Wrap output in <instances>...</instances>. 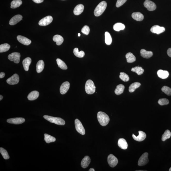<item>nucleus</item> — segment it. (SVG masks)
<instances>
[{"label": "nucleus", "mask_w": 171, "mask_h": 171, "mask_svg": "<svg viewBox=\"0 0 171 171\" xmlns=\"http://www.w3.org/2000/svg\"><path fill=\"white\" fill-rule=\"evenodd\" d=\"M171 136V133L170 131L168 130H166L162 136V141H165L166 140L170 138Z\"/></svg>", "instance_id": "58836bf2"}, {"label": "nucleus", "mask_w": 171, "mask_h": 171, "mask_svg": "<svg viewBox=\"0 0 171 171\" xmlns=\"http://www.w3.org/2000/svg\"><path fill=\"white\" fill-rule=\"evenodd\" d=\"M96 87L93 81L91 80L87 81L85 85V90L88 94L91 95L95 93Z\"/></svg>", "instance_id": "20e7f679"}, {"label": "nucleus", "mask_w": 171, "mask_h": 171, "mask_svg": "<svg viewBox=\"0 0 171 171\" xmlns=\"http://www.w3.org/2000/svg\"><path fill=\"white\" fill-rule=\"evenodd\" d=\"M70 88V83L68 82L63 83L60 88V93L62 95L65 94L68 92Z\"/></svg>", "instance_id": "dca6fc26"}, {"label": "nucleus", "mask_w": 171, "mask_h": 171, "mask_svg": "<svg viewBox=\"0 0 171 171\" xmlns=\"http://www.w3.org/2000/svg\"><path fill=\"white\" fill-rule=\"evenodd\" d=\"M90 32V28L89 26H85L82 28V32L85 35H88Z\"/></svg>", "instance_id": "c03bdc74"}, {"label": "nucleus", "mask_w": 171, "mask_h": 171, "mask_svg": "<svg viewBox=\"0 0 171 171\" xmlns=\"http://www.w3.org/2000/svg\"><path fill=\"white\" fill-rule=\"evenodd\" d=\"M139 135L138 136H136L134 134H133V137L135 141L141 142L144 141L146 138V135L145 133L142 131H139Z\"/></svg>", "instance_id": "4468645a"}, {"label": "nucleus", "mask_w": 171, "mask_h": 171, "mask_svg": "<svg viewBox=\"0 0 171 171\" xmlns=\"http://www.w3.org/2000/svg\"><path fill=\"white\" fill-rule=\"evenodd\" d=\"M0 152L4 159H8L10 158L7 151L3 148L2 147L0 148Z\"/></svg>", "instance_id": "ea45409f"}, {"label": "nucleus", "mask_w": 171, "mask_h": 171, "mask_svg": "<svg viewBox=\"0 0 171 171\" xmlns=\"http://www.w3.org/2000/svg\"><path fill=\"white\" fill-rule=\"evenodd\" d=\"M97 117L99 124L102 126H105L107 125L110 121V119L108 116L104 112H98Z\"/></svg>", "instance_id": "f257e3e1"}, {"label": "nucleus", "mask_w": 171, "mask_h": 171, "mask_svg": "<svg viewBox=\"0 0 171 171\" xmlns=\"http://www.w3.org/2000/svg\"><path fill=\"white\" fill-rule=\"evenodd\" d=\"M43 118L50 122L59 125H64L65 122L63 119L60 118L55 117L48 115H44Z\"/></svg>", "instance_id": "7ed1b4c3"}, {"label": "nucleus", "mask_w": 171, "mask_h": 171, "mask_svg": "<svg viewBox=\"0 0 171 171\" xmlns=\"http://www.w3.org/2000/svg\"><path fill=\"white\" fill-rule=\"evenodd\" d=\"M118 145L120 148L123 150L127 149L128 147V144L127 141L123 138L119 139L118 141Z\"/></svg>", "instance_id": "6ab92c4d"}, {"label": "nucleus", "mask_w": 171, "mask_h": 171, "mask_svg": "<svg viewBox=\"0 0 171 171\" xmlns=\"http://www.w3.org/2000/svg\"><path fill=\"white\" fill-rule=\"evenodd\" d=\"M162 90L168 96L171 95V89L167 86H164L162 88Z\"/></svg>", "instance_id": "79ce46f5"}, {"label": "nucleus", "mask_w": 171, "mask_h": 171, "mask_svg": "<svg viewBox=\"0 0 171 171\" xmlns=\"http://www.w3.org/2000/svg\"><path fill=\"white\" fill-rule=\"evenodd\" d=\"M107 161L109 165L112 168L116 166L118 162L117 158L112 154L109 155L108 157Z\"/></svg>", "instance_id": "6e6552de"}, {"label": "nucleus", "mask_w": 171, "mask_h": 171, "mask_svg": "<svg viewBox=\"0 0 171 171\" xmlns=\"http://www.w3.org/2000/svg\"><path fill=\"white\" fill-rule=\"evenodd\" d=\"M23 17L20 15H15L11 19L9 22V24L12 26L16 24L21 20H22Z\"/></svg>", "instance_id": "f3484780"}, {"label": "nucleus", "mask_w": 171, "mask_h": 171, "mask_svg": "<svg viewBox=\"0 0 171 171\" xmlns=\"http://www.w3.org/2000/svg\"><path fill=\"white\" fill-rule=\"evenodd\" d=\"M17 39L19 42L25 45H28L32 43L31 41L23 36H17Z\"/></svg>", "instance_id": "2eb2a0df"}, {"label": "nucleus", "mask_w": 171, "mask_h": 171, "mask_svg": "<svg viewBox=\"0 0 171 171\" xmlns=\"http://www.w3.org/2000/svg\"><path fill=\"white\" fill-rule=\"evenodd\" d=\"M75 126L76 130L78 133L82 135H84L85 134V129L82 123L78 119L75 120Z\"/></svg>", "instance_id": "39448f33"}, {"label": "nucleus", "mask_w": 171, "mask_h": 171, "mask_svg": "<svg viewBox=\"0 0 171 171\" xmlns=\"http://www.w3.org/2000/svg\"><path fill=\"white\" fill-rule=\"evenodd\" d=\"M44 64L42 60H40L37 62L36 65V71L38 73H40L43 71L44 69Z\"/></svg>", "instance_id": "bb28decb"}, {"label": "nucleus", "mask_w": 171, "mask_h": 171, "mask_svg": "<svg viewBox=\"0 0 171 171\" xmlns=\"http://www.w3.org/2000/svg\"><path fill=\"white\" fill-rule=\"evenodd\" d=\"M157 75L161 79H165L169 76V73L167 71L159 70L157 72Z\"/></svg>", "instance_id": "b1692460"}, {"label": "nucleus", "mask_w": 171, "mask_h": 171, "mask_svg": "<svg viewBox=\"0 0 171 171\" xmlns=\"http://www.w3.org/2000/svg\"><path fill=\"white\" fill-rule=\"evenodd\" d=\"M40 94L36 91H34L29 93L28 96V99L30 100H35L38 98Z\"/></svg>", "instance_id": "4be33fe9"}, {"label": "nucleus", "mask_w": 171, "mask_h": 171, "mask_svg": "<svg viewBox=\"0 0 171 171\" xmlns=\"http://www.w3.org/2000/svg\"><path fill=\"white\" fill-rule=\"evenodd\" d=\"M21 57L20 53L14 52L9 54L8 56V58L11 61H13L15 64H18L20 61Z\"/></svg>", "instance_id": "0eeeda50"}, {"label": "nucleus", "mask_w": 171, "mask_h": 171, "mask_svg": "<svg viewBox=\"0 0 171 171\" xmlns=\"http://www.w3.org/2000/svg\"><path fill=\"white\" fill-rule=\"evenodd\" d=\"M25 121V119L22 118H16L8 119L7 122L10 124L18 125L22 124Z\"/></svg>", "instance_id": "f8f14e48"}, {"label": "nucleus", "mask_w": 171, "mask_h": 171, "mask_svg": "<svg viewBox=\"0 0 171 171\" xmlns=\"http://www.w3.org/2000/svg\"><path fill=\"white\" fill-rule=\"evenodd\" d=\"M125 86L122 84H120L117 86L115 90V93L116 95H119L121 94L124 92Z\"/></svg>", "instance_id": "c756f323"}, {"label": "nucleus", "mask_w": 171, "mask_h": 171, "mask_svg": "<svg viewBox=\"0 0 171 171\" xmlns=\"http://www.w3.org/2000/svg\"><path fill=\"white\" fill-rule=\"evenodd\" d=\"M84 9V5L82 4H79L75 7L74 10V13L76 15H79L83 12Z\"/></svg>", "instance_id": "412c9836"}, {"label": "nucleus", "mask_w": 171, "mask_h": 171, "mask_svg": "<svg viewBox=\"0 0 171 171\" xmlns=\"http://www.w3.org/2000/svg\"><path fill=\"white\" fill-rule=\"evenodd\" d=\"M89 171H95V169H94V168H90V169H89Z\"/></svg>", "instance_id": "8fccbe9b"}, {"label": "nucleus", "mask_w": 171, "mask_h": 171, "mask_svg": "<svg viewBox=\"0 0 171 171\" xmlns=\"http://www.w3.org/2000/svg\"><path fill=\"white\" fill-rule=\"evenodd\" d=\"M32 62V59L30 57H28L25 58L23 61V64L24 69L26 71L29 69V67Z\"/></svg>", "instance_id": "5701e85b"}, {"label": "nucleus", "mask_w": 171, "mask_h": 171, "mask_svg": "<svg viewBox=\"0 0 171 171\" xmlns=\"http://www.w3.org/2000/svg\"><path fill=\"white\" fill-rule=\"evenodd\" d=\"M120 78L122 80L124 81L125 82H128L129 80V77L128 75L127 74L124 72L120 73Z\"/></svg>", "instance_id": "a19ab883"}, {"label": "nucleus", "mask_w": 171, "mask_h": 171, "mask_svg": "<svg viewBox=\"0 0 171 171\" xmlns=\"http://www.w3.org/2000/svg\"><path fill=\"white\" fill-rule=\"evenodd\" d=\"M148 153L147 152H145L141 156L139 159L138 162V166H143L148 163L149 160L148 158Z\"/></svg>", "instance_id": "423d86ee"}, {"label": "nucleus", "mask_w": 171, "mask_h": 171, "mask_svg": "<svg viewBox=\"0 0 171 171\" xmlns=\"http://www.w3.org/2000/svg\"><path fill=\"white\" fill-rule=\"evenodd\" d=\"M33 1L35 3L37 4L41 3L43 1V0H33Z\"/></svg>", "instance_id": "49530a36"}, {"label": "nucleus", "mask_w": 171, "mask_h": 171, "mask_svg": "<svg viewBox=\"0 0 171 171\" xmlns=\"http://www.w3.org/2000/svg\"><path fill=\"white\" fill-rule=\"evenodd\" d=\"M53 18L50 16H47L43 18L39 22V25L40 26H45L50 24L52 22Z\"/></svg>", "instance_id": "9b49d317"}, {"label": "nucleus", "mask_w": 171, "mask_h": 171, "mask_svg": "<svg viewBox=\"0 0 171 171\" xmlns=\"http://www.w3.org/2000/svg\"><path fill=\"white\" fill-rule=\"evenodd\" d=\"M150 30L151 32L153 33L159 34L164 32L165 31V29L163 27H160L158 25H155L151 28Z\"/></svg>", "instance_id": "ddd939ff"}, {"label": "nucleus", "mask_w": 171, "mask_h": 171, "mask_svg": "<svg viewBox=\"0 0 171 171\" xmlns=\"http://www.w3.org/2000/svg\"><path fill=\"white\" fill-rule=\"evenodd\" d=\"M167 54L169 57H171V48H169L167 50Z\"/></svg>", "instance_id": "de8ad7c7"}, {"label": "nucleus", "mask_w": 171, "mask_h": 171, "mask_svg": "<svg viewBox=\"0 0 171 171\" xmlns=\"http://www.w3.org/2000/svg\"><path fill=\"white\" fill-rule=\"evenodd\" d=\"M144 5L145 7L150 11L155 10L157 8L156 5L154 3L149 0H146L144 3Z\"/></svg>", "instance_id": "9d476101"}, {"label": "nucleus", "mask_w": 171, "mask_h": 171, "mask_svg": "<svg viewBox=\"0 0 171 171\" xmlns=\"http://www.w3.org/2000/svg\"><path fill=\"white\" fill-rule=\"evenodd\" d=\"M22 2L21 0H14L11 3V8L15 9L18 7L22 5Z\"/></svg>", "instance_id": "2f4dec72"}, {"label": "nucleus", "mask_w": 171, "mask_h": 171, "mask_svg": "<svg viewBox=\"0 0 171 171\" xmlns=\"http://www.w3.org/2000/svg\"><path fill=\"white\" fill-rule=\"evenodd\" d=\"M141 84L138 82H135L131 84L129 88V92H134L135 90L141 86Z\"/></svg>", "instance_id": "c85d7f7f"}, {"label": "nucleus", "mask_w": 171, "mask_h": 171, "mask_svg": "<svg viewBox=\"0 0 171 171\" xmlns=\"http://www.w3.org/2000/svg\"><path fill=\"white\" fill-rule=\"evenodd\" d=\"M169 100L165 98L160 99L158 100V103L161 106L169 104Z\"/></svg>", "instance_id": "37998d69"}, {"label": "nucleus", "mask_w": 171, "mask_h": 171, "mask_svg": "<svg viewBox=\"0 0 171 171\" xmlns=\"http://www.w3.org/2000/svg\"><path fill=\"white\" fill-rule=\"evenodd\" d=\"M126 59H127V63H133L136 61V57L131 53L129 52L127 53L126 55Z\"/></svg>", "instance_id": "cd10ccee"}, {"label": "nucleus", "mask_w": 171, "mask_h": 171, "mask_svg": "<svg viewBox=\"0 0 171 171\" xmlns=\"http://www.w3.org/2000/svg\"><path fill=\"white\" fill-rule=\"evenodd\" d=\"M5 74L4 72H1L0 73V78H2L5 77Z\"/></svg>", "instance_id": "09e8293b"}, {"label": "nucleus", "mask_w": 171, "mask_h": 171, "mask_svg": "<svg viewBox=\"0 0 171 171\" xmlns=\"http://www.w3.org/2000/svg\"><path fill=\"white\" fill-rule=\"evenodd\" d=\"M131 71L137 73L138 75H142L144 71V70L141 67H135L131 68Z\"/></svg>", "instance_id": "c9c22d12"}, {"label": "nucleus", "mask_w": 171, "mask_h": 171, "mask_svg": "<svg viewBox=\"0 0 171 171\" xmlns=\"http://www.w3.org/2000/svg\"><path fill=\"white\" fill-rule=\"evenodd\" d=\"M127 0H117L116 3V6L119 7L123 5L127 1Z\"/></svg>", "instance_id": "a18cd8bd"}, {"label": "nucleus", "mask_w": 171, "mask_h": 171, "mask_svg": "<svg viewBox=\"0 0 171 171\" xmlns=\"http://www.w3.org/2000/svg\"><path fill=\"white\" fill-rule=\"evenodd\" d=\"M169 171H171V167H170V169H169Z\"/></svg>", "instance_id": "864d4df0"}, {"label": "nucleus", "mask_w": 171, "mask_h": 171, "mask_svg": "<svg viewBox=\"0 0 171 171\" xmlns=\"http://www.w3.org/2000/svg\"><path fill=\"white\" fill-rule=\"evenodd\" d=\"M125 26L121 23H118L115 24L113 26V29L116 31L119 32L120 30H124Z\"/></svg>", "instance_id": "7c9ffc66"}, {"label": "nucleus", "mask_w": 171, "mask_h": 171, "mask_svg": "<svg viewBox=\"0 0 171 171\" xmlns=\"http://www.w3.org/2000/svg\"><path fill=\"white\" fill-rule=\"evenodd\" d=\"M107 7V3L105 1H102L99 3L95 8L94 14L95 16L99 17L103 13Z\"/></svg>", "instance_id": "f03ea898"}, {"label": "nucleus", "mask_w": 171, "mask_h": 171, "mask_svg": "<svg viewBox=\"0 0 171 171\" xmlns=\"http://www.w3.org/2000/svg\"><path fill=\"white\" fill-rule=\"evenodd\" d=\"M78 36H81V34L80 33H79L78 34Z\"/></svg>", "instance_id": "603ef678"}, {"label": "nucleus", "mask_w": 171, "mask_h": 171, "mask_svg": "<svg viewBox=\"0 0 171 171\" xmlns=\"http://www.w3.org/2000/svg\"><path fill=\"white\" fill-rule=\"evenodd\" d=\"M105 42L107 45H110L112 42V38L111 36L108 32L105 33Z\"/></svg>", "instance_id": "f704fd0d"}, {"label": "nucleus", "mask_w": 171, "mask_h": 171, "mask_svg": "<svg viewBox=\"0 0 171 171\" xmlns=\"http://www.w3.org/2000/svg\"><path fill=\"white\" fill-rule=\"evenodd\" d=\"M141 56L143 58H149L153 56V53L151 51H146L144 49H142L141 51Z\"/></svg>", "instance_id": "393cba45"}, {"label": "nucleus", "mask_w": 171, "mask_h": 171, "mask_svg": "<svg viewBox=\"0 0 171 171\" xmlns=\"http://www.w3.org/2000/svg\"><path fill=\"white\" fill-rule=\"evenodd\" d=\"M19 77L17 74H15L7 79V83L10 85H13L17 84L19 82Z\"/></svg>", "instance_id": "1a4fd4ad"}, {"label": "nucleus", "mask_w": 171, "mask_h": 171, "mask_svg": "<svg viewBox=\"0 0 171 171\" xmlns=\"http://www.w3.org/2000/svg\"><path fill=\"white\" fill-rule=\"evenodd\" d=\"M3 98V97L2 96V95H1L0 96V100H1Z\"/></svg>", "instance_id": "3c124183"}, {"label": "nucleus", "mask_w": 171, "mask_h": 171, "mask_svg": "<svg viewBox=\"0 0 171 171\" xmlns=\"http://www.w3.org/2000/svg\"><path fill=\"white\" fill-rule=\"evenodd\" d=\"M132 17L134 20L139 21H141L143 20L144 15L140 12H134L132 14Z\"/></svg>", "instance_id": "aec40b11"}, {"label": "nucleus", "mask_w": 171, "mask_h": 171, "mask_svg": "<svg viewBox=\"0 0 171 171\" xmlns=\"http://www.w3.org/2000/svg\"><path fill=\"white\" fill-rule=\"evenodd\" d=\"M10 48V46L8 43H4L0 45V52H5L8 51Z\"/></svg>", "instance_id": "e433bc0d"}, {"label": "nucleus", "mask_w": 171, "mask_h": 171, "mask_svg": "<svg viewBox=\"0 0 171 171\" xmlns=\"http://www.w3.org/2000/svg\"><path fill=\"white\" fill-rule=\"evenodd\" d=\"M53 41L56 42L57 45H60L64 42V40L62 36L60 35H56L53 37Z\"/></svg>", "instance_id": "a878e982"}, {"label": "nucleus", "mask_w": 171, "mask_h": 171, "mask_svg": "<svg viewBox=\"0 0 171 171\" xmlns=\"http://www.w3.org/2000/svg\"><path fill=\"white\" fill-rule=\"evenodd\" d=\"M73 53L75 56L79 58H82L85 56V53L83 51H79L78 48H75L73 50Z\"/></svg>", "instance_id": "4c0bfd02"}, {"label": "nucleus", "mask_w": 171, "mask_h": 171, "mask_svg": "<svg viewBox=\"0 0 171 171\" xmlns=\"http://www.w3.org/2000/svg\"><path fill=\"white\" fill-rule=\"evenodd\" d=\"M90 162L91 159L89 157V156H86L82 159L81 162V166L83 168H87L89 166Z\"/></svg>", "instance_id": "a211bd4d"}, {"label": "nucleus", "mask_w": 171, "mask_h": 171, "mask_svg": "<svg viewBox=\"0 0 171 171\" xmlns=\"http://www.w3.org/2000/svg\"><path fill=\"white\" fill-rule=\"evenodd\" d=\"M57 64H58V67L61 68V69L64 70L67 69L68 67L66 65L65 63L60 59L58 58L57 59Z\"/></svg>", "instance_id": "72a5a7b5"}, {"label": "nucleus", "mask_w": 171, "mask_h": 171, "mask_svg": "<svg viewBox=\"0 0 171 171\" xmlns=\"http://www.w3.org/2000/svg\"><path fill=\"white\" fill-rule=\"evenodd\" d=\"M44 141L47 143L54 142L56 141V138L55 137L47 134H44Z\"/></svg>", "instance_id": "473e14b6"}]
</instances>
